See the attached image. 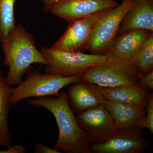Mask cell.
Listing matches in <instances>:
<instances>
[{
  "mask_svg": "<svg viewBox=\"0 0 153 153\" xmlns=\"http://www.w3.org/2000/svg\"><path fill=\"white\" fill-rule=\"evenodd\" d=\"M76 119L79 126L85 131L90 143L105 142L119 131L103 104L77 114Z\"/></svg>",
  "mask_w": 153,
  "mask_h": 153,
  "instance_id": "obj_7",
  "label": "cell"
},
{
  "mask_svg": "<svg viewBox=\"0 0 153 153\" xmlns=\"http://www.w3.org/2000/svg\"><path fill=\"white\" fill-rule=\"evenodd\" d=\"M8 149L6 150H0V153H25L26 150L22 145H16L8 147Z\"/></svg>",
  "mask_w": 153,
  "mask_h": 153,
  "instance_id": "obj_22",
  "label": "cell"
},
{
  "mask_svg": "<svg viewBox=\"0 0 153 153\" xmlns=\"http://www.w3.org/2000/svg\"><path fill=\"white\" fill-rule=\"evenodd\" d=\"M40 52L47 61L46 73L65 77L82 75L88 68L102 63L106 58V54L64 52L46 47H42Z\"/></svg>",
  "mask_w": 153,
  "mask_h": 153,
  "instance_id": "obj_6",
  "label": "cell"
},
{
  "mask_svg": "<svg viewBox=\"0 0 153 153\" xmlns=\"http://www.w3.org/2000/svg\"><path fill=\"white\" fill-rule=\"evenodd\" d=\"M150 32L136 29L119 34L113 41L109 52L118 58L133 63Z\"/></svg>",
  "mask_w": 153,
  "mask_h": 153,
  "instance_id": "obj_14",
  "label": "cell"
},
{
  "mask_svg": "<svg viewBox=\"0 0 153 153\" xmlns=\"http://www.w3.org/2000/svg\"><path fill=\"white\" fill-rule=\"evenodd\" d=\"M44 5V12L45 13H49L52 7L56 4L59 0H40Z\"/></svg>",
  "mask_w": 153,
  "mask_h": 153,
  "instance_id": "obj_23",
  "label": "cell"
},
{
  "mask_svg": "<svg viewBox=\"0 0 153 153\" xmlns=\"http://www.w3.org/2000/svg\"><path fill=\"white\" fill-rule=\"evenodd\" d=\"M143 128L120 130L107 141L89 146L91 153H140L150 143Z\"/></svg>",
  "mask_w": 153,
  "mask_h": 153,
  "instance_id": "obj_8",
  "label": "cell"
},
{
  "mask_svg": "<svg viewBox=\"0 0 153 153\" xmlns=\"http://www.w3.org/2000/svg\"><path fill=\"white\" fill-rule=\"evenodd\" d=\"M35 153H60L61 152L57 151L55 149L44 146L40 143H37L34 149Z\"/></svg>",
  "mask_w": 153,
  "mask_h": 153,
  "instance_id": "obj_21",
  "label": "cell"
},
{
  "mask_svg": "<svg viewBox=\"0 0 153 153\" xmlns=\"http://www.w3.org/2000/svg\"><path fill=\"white\" fill-rule=\"evenodd\" d=\"M119 130L140 127L146 117L145 108L105 99L103 103Z\"/></svg>",
  "mask_w": 153,
  "mask_h": 153,
  "instance_id": "obj_13",
  "label": "cell"
},
{
  "mask_svg": "<svg viewBox=\"0 0 153 153\" xmlns=\"http://www.w3.org/2000/svg\"><path fill=\"white\" fill-rule=\"evenodd\" d=\"M1 44L4 65L9 67L5 79L10 86L18 85L22 82L24 74L33 68V63L47 64L36 47L34 36L22 25L15 26Z\"/></svg>",
  "mask_w": 153,
  "mask_h": 153,
  "instance_id": "obj_2",
  "label": "cell"
},
{
  "mask_svg": "<svg viewBox=\"0 0 153 153\" xmlns=\"http://www.w3.org/2000/svg\"><path fill=\"white\" fill-rule=\"evenodd\" d=\"M27 74L25 81H22L17 87L12 88L11 105L30 97L57 96L63 88L79 81L82 77V75L65 77L46 73L41 74L36 70Z\"/></svg>",
  "mask_w": 153,
  "mask_h": 153,
  "instance_id": "obj_5",
  "label": "cell"
},
{
  "mask_svg": "<svg viewBox=\"0 0 153 153\" xmlns=\"http://www.w3.org/2000/svg\"><path fill=\"white\" fill-rule=\"evenodd\" d=\"M133 63L143 76L153 71V32H150Z\"/></svg>",
  "mask_w": 153,
  "mask_h": 153,
  "instance_id": "obj_17",
  "label": "cell"
},
{
  "mask_svg": "<svg viewBox=\"0 0 153 153\" xmlns=\"http://www.w3.org/2000/svg\"><path fill=\"white\" fill-rule=\"evenodd\" d=\"M105 60L88 68L82 80L99 87L141 85L143 76L133 62L118 58L108 52Z\"/></svg>",
  "mask_w": 153,
  "mask_h": 153,
  "instance_id": "obj_3",
  "label": "cell"
},
{
  "mask_svg": "<svg viewBox=\"0 0 153 153\" xmlns=\"http://www.w3.org/2000/svg\"><path fill=\"white\" fill-rule=\"evenodd\" d=\"M102 11L68 23L65 33L50 48L62 52L83 53L92 27Z\"/></svg>",
  "mask_w": 153,
  "mask_h": 153,
  "instance_id": "obj_9",
  "label": "cell"
},
{
  "mask_svg": "<svg viewBox=\"0 0 153 153\" xmlns=\"http://www.w3.org/2000/svg\"><path fill=\"white\" fill-rule=\"evenodd\" d=\"M66 94L68 105L77 114L102 104L105 100L99 86L82 79L69 85Z\"/></svg>",
  "mask_w": 153,
  "mask_h": 153,
  "instance_id": "obj_11",
  "label": "cell"
},
{
  "mask_svg": "<svg viewBox=\"0 0 153 153\" xmlns=\"http://www.w3.org/2000/svg\"><path fill=\"white\" fill-rule=\"evenodd\" d=\"M141 85L148 91L153 90V71L144 75Z\"/></svg>",
  "mask_w": 153,
  "mask_h": 153,
  "instance_id": "obj_20",
  "label": "cell"
},
{
  "mask_svg": "<svg viewBox=\"0 0 153 153\" xmlns=\"http://www.w3.org/2000/svg\"><path fill=\"white\" fill-rule=\"evenodd\" d=\"M16 0H0V42H3L12 29L16 20L14 7Z\"/></svg>",
  "mask_w": 153,
  "mask_h": 153,
  "instance_id": "obj_18",
  "label": "cell"
},
{
  "mask_svg": "<svg viewBox=\"0 0 153 153\" xmlns=\"http://www.w3.org/2000/svg\"><path fill=\"white\" fill-rule=\"evenodd\" d=\"M118 5L115 0H59L49 13L69 23Z\"/></svg>",
  "mask_w": 153,
  "mask_h": 153,
  "instance_id": "obj_10",
  "label": "cell"
},
{
  "mask_svg": "<svg viewBox=\"0 0 153 153\" xmlns=\"http://www.w3.org/2000/svg\"><path fill=\"white\" fill-rule=\"evenodd\" d=\"M3 76L0 68V146L9 147L13 142L9 127L12 88Z\"/></svg>",
  "mask_w": 153,
  "mask_h": 153,
  "instance_id": "obj_16",
  "label": "cell"
},
{
  "mask_svg": "<svg viewBox=\"0 0 153 153\" xmlns=\"http://www.w3.org/2000/svg\"><path fill=\"white\" fill-rule=\"evenodd\" d=\"M146 117L140 126V128L149 129L151 133H153V94H149V99L147 106L146 107Z\"/></svg>",
  "mask_w": 153,
  "mask_h": 153,
  "instance_id": "obj_19",
  "label": "cell"
},
{
  "mask_svg": "<svg viewBox=\"0 0 153 153\" xmlns=\"http://www.w3.org/2000/svg\"><path fill=\"white\" fill-rule=\"evenodd\" d=\"M136 29L153 32V0H133L120 25L117 35Z\"/></svg>",
  "mask_w": 153,
  "mask_h": 153,
  "instance_id": "obj_12",
  "label": "cell"
},
{
  "mask_svg": "<svg viewBox=\"0 0 153 153\" xmlns=\"http://www.w3.org/2000/svg\"><path fill=\"white\" fill-rule=\"evenodd\" d=\"M56 97L30 100L28 103L36 107L45 108L54 116L59 130L54 149L67 153H91L90 142L68 105L67 94L61 92Z\"/></svg>",
  "mask_w": 153,
  "mask_h": 153,
  "instance_id": "obj_1",
  "label": "cell"
},
{
  "mask_svg": "<svg viewBox=\"0 0 153 153\" xmlns=\"http://www.w3.org/2000/svg\"><path fill=\"white\" fill-rule=\"evenodd\" d=\"M132 3L133 0H123L117 7L102 11L92 27L85 50L94 55L109 52L122 21Z\"/></svg>",
  "mask_w": 153,
  "mask_h": 153,
  "instance_id": "obj_4",
  "label": "cell"
},
{
  "mask_svg": "<svg viewBox=\"0 0 153 153\" xmlns=\"http://www.w3.org/2000/svg\"><path fill=\"white\" fill-rule=\"evenodd\" d=\"M105 99L146 108L149 97V91L141 85L113 87H100Z\"/></svg>",
  "mask_w": 153,
  "mask_h": 153,
  "instance_id": "obj_15",
  "label": "cell"
}]
</instances>
